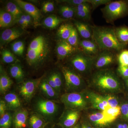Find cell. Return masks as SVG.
Wrapping results in <instances>:
<instances>
[{
  "instance_id": "obj_35",
  "label": "cell",
  "mask_w": 128,
  "mask_h": 128,
  "mask_svg": "<svg viewBox=\"0 0 128 128\" xmlns=\"http://www.w3.org/2000/svg\"><path fill=\"white\" fill-rule=\"evenodd\" d=\"M11 48L12 50L15 54L22 56L25 49V44L23 41L20 40L16 41L12 44Z\"/></svg>"
},
{
  "instance_id": "obj_53",
  "label": "cell",
  "mask_w": 128,
  "mask_h": 128,
  "mask_svg": "<svg viewBox=\"0 0 128 128\" xmlns=\"http://www.w3.org/2000/svg\"></svg>"
},
{
  "instance_id": "obj_30",
  "label": "cell",
  "mask_w": 128,
  "mask_h": 128,
  "mask_svg": "<svg viewBox=\"0 0 128 128\" xmlns=\"http://www.w3.org/2000/svg\"><path fill=\"white\" fill-rule=\"evenodd\" d=\"M6 11L11 14L16 21L23 14L20 8L13 2H8L6 5Z\"/></svg>"
},
{
  "instance_id": "obj_36",
  "label": "cell",
  "mask_w": 128,
  "mask_h": 128,
  "mask_svg": "<svg viewBox=\"0 0 128 128\" xmlns=\"http://www.w3.org/2000/svg\"><path fill=\"white\" fill-rule=\"evenodd\" d=\"M13 118L11 114L6 112L2 116L0 117V128H10L12 124Z\"/></svg>"
},
{
  "instance_id": "obj_18",
  "label": "cell",
  "mask_w": 128,
  "mask_h": 128,
  "mask_svg": "<svg viewBox=\"0 0 128 128\" xmlns=\"http://www.w3.org/2000/svg\"><path fill=\"white\" fill-rule=\"evenodd\" d=\"M76 14L78 18L85 22H88L91 18L92 5L88 2H83L76 6Z\"/></svg>"
},
{
  "instance_id": "obj_3",
  "label": "cell",
  "mask_w": 128,
  "mask_h": 128,
  "mask_svg": "<svg viewBox=\"0 0 128 128\" xmlns=\"http://www.w3.org/2000/svg\"><path fill=\"white\" fill-rule=\"evenodd\" d=\"M48 41L42 35L34 38L29 44L26 54L27 62L30 66L38 67L47 59L50 53Z\"/></svg>"
},
{
  "instance_id": "obj_42",
  "label": "cell",
  "mask_w": 128,
  "mask_h": 128,
  "mask_svg": "<svg viewBox=\"0 0 128 128\" xmlns=\"http://www.w3.org/2000/svg\"><path fill=\"white\" fill-rule=\"evenodd\" d=\"M54 4L53 2H44L43 4V11L45 13L54 11Z\"/></svg>"
},
{
  "instance_id": "obj_19",
  "label": "cell",
  "mask_w": 128,
  "mask_h": 128,
  "mask_svg": "<svg viewBox=\"0 0 128 128\" xmlns=\"http://www.w3.org/2000/svg\"><path fill=\"white\" fill-rule=\"evenodd\" d=\"M75 27L82 39H92V25L87 22L75 21L74 22Z\"/></svg>"
},
{
  "instance_id": "obj_40",
  "label": "cell",
  "mask_w": 128,
  "mask_h": 128,
  "mask_svg": "<svg viewBox=\"0 0 128 128\" xmlns=\"http://www.w3.org/2000/svg\"><path fill=\"white\" fill-rule=\"evenodd\" d=\"M51 75L55 82L59 92H60L62 85V80L61 75L58 72H54L52 73Z\"/></svg>"
},
{
  "instance_id": "obj_7",
  "label": "cell",
  "mask_w": 128,
  "mask_h": 128,
  "mask_svg": "<svg viewBox=\"0 0 128 128\" xmlns=\"http://www.w3.org/2000/svg\"><path fill=\"white\" fill-rule=\"evenodd\" d=\"M60 100L66 109L78 111L87 107L89 102L83 94L77 92L63 94Z\"/></svg>"
},
{
  "instance_id": "obj_23",
  "label": "cell",
  "mask_w": 128,
  "mask_h": 128,
  "mask_svg": "<svg viewBox=\"0 0 128 128\" xmlns=\"http://www.w3.org/2000/svg\"><path fill=\"white\" fill-rule=\"evenodd\" d=\"M102 112L106 119L112 126V124L116 120L118 116L121 114V107L120 106L115 108L108 107Z\"/></svg>"
},
{
  "instance_id": "obj_41",
  "label": "cell",
  "mask_w": 128,
  "mask_h": 128,
  "mask_svg": "<svg viewBox=\"0 0 128 128\" xmlns=\"http://www.w3.org/2000/svg\"><path fill=\"white\" fill-rule=\"evenodd\" d=\"M117 72L124 80L128 78V66L119 65L117 69Z\"/></svg>"
},
{
  "instance_id": "obj_6",
  "label": "cell",
  "mask_w": 128,
  "mask_h": 128,
  "mask_svg": "<svg viewBox=\"0 0 128 128\" xmlns=\"http://www.w3.org/2000/svg\"><path fill=\"white\" fill-rule=\"evenodd\" d=\"M61 71L64 78L66 86L68 91L76 92L82 89L85 82L80 75L74 69L62 66Z\"/></svg>"
},
{
  "instance_id": "obj_48",
  "label": "cell",
  "mask_w": 128,
  "mask_h": 128,
  "mask_svg": "<svg viewBox=\"0 0 128 128\" xmlns=\"http://www.w3.org/2000/svg\"><path fill=\"white\" fill-rule=\"evenodd\" d=\"M7 108L6 104L4 100H1L0 102V116L2 117L6 113V111Z\"/></svg>"
},
{
  "instance_id": "obj_4",
  "label": "cell",
  "mask_w": 128,
  "mask_h": 128,
  "mask_svg": "<svg viewBox=\"0 0 128 128\" xmlns=\"http://www.w3.org/2000/svg\"><path fill=\"white\" fill-rule=\"evenodd\" d=\"M103 16L108 23H113L114 21L128 15V0L112 2L101 9Z\"/></svg>"
},
{
  "instance_id": "obj_51",
  "label": "cell",
  "mask_w": 128,
  "mask_h": 128,
  "mask_svg": "<svg viewBox=\"0 0 128 128\" xmlns=\"http://www.w3.org/2000/svg\"><path fill=\"white\" fill-rule=\"evenodd\" d=\"M70 128H81L80 124V123H78L75 126Z\"/></svg>"
},
{
  "instance_id": "obj_25",
  "label": "cell",
  "mask_w": 128,
  "mask_h": 128,
  "mask_svg": "<svg viewBox=\"0 0 128 128\" xmlns=\"http://www.w3.org/2000/svg\"><path fill=\"white\" fill-rule=\"evenodd\" d=\"M10 74L18 83H20L24 79V73L20 64L16 63L12 65L9 68Z\"/></svg>"
},
{
  "instance_id": "obj_44",
  "label": "cell",
  "mask_w": 128,
  "mask_h": 128,
  "mask_svg": "<svg viewBox=\"0 0 128 128\" xmlns=\"http://www.w3.org/2000/svg\"><path fill=\"white\" fill-rule=\"evenodd\" d=\"M121 114L125 121L128 122V103H124L121 106Z\"/></svg>"
},
{
  "instance_id": "obj_15",
  "label": "cell",
  "mask_w": 128,
  "mask_h": 128,
  "mask_svg": "<svg viewBox=\"0 0 128 128\" xmlns=\"http://www.w3.org/2000/svg\"><path fill=\"white\" fill-rule=\"evenodd\" d=\"M23 31L20 28H7L2 32L0 35V45L4 46L21 36Z\"/></svg>"
},
{
  "instance_id": "obj_20",
  "label": "cell",
  "mask_w": 128,
  "mask_h": 128,
  "mask_svg": "<svg viewBox=\"0 0 128 128\" xmlns=\"http://www.w3.org/2000/svg\"><path fill=\"white\" fill-rule=\"evenodd\" d=\"M28 112L25 109H21L15 112L12 124L14 128H25L26 126Z\"/></svg>"
},
{
  "instance_id": "obj_21",
  "label": "cell",
  "mask_w": 128,
  "mask_h": 128,
  "mask_svg": "<svg viewBox=\"0 0 128 128\" xmlns=\"http://www.w3.org/2000/svg\"><path fill=\"white\" fill-rule=\"evenodd\" d=\"M4 98L8 109L10 110H16L20 107V100L16 93L9 92L5 95Z\"/></svg>"
},
{
  "instance_id": "obj_29",
  "label": "cell",
  "mask_w": 128,
  "mask_h": 128,
  "mask_svg": "<svg viewBox=\"0 0 128 128\" xmlns=\"http://www.w3.org/2000/svg\"><path fill=\"white\" fill-rule=\"evenodd\" d=\"M116 36L119 42L124 46L128 44V27L121 26L115 28Z\"/></svg>"
},
{
  "instance_id": "obj_50",
  "label": "cell",
  "mask_w": 128,
  "mask_h": 128,
  "mask_svg": "<svg viewBox=\"0 0 128 128\" xmlns=\"http://www.w3.org/2000/svg\"><path fill=\"white\" fill-rule=\"evenodd\" d=\"M26 27H27L30 24H31V22H32V17L28 14H26Z\"/></svg>"
},
{
  "instance_id": "obj_11",
  "label": "cell",
  "mask_w": 128,
  "mask_h": 128,
  "mask_svg": "<svg viewBox=\"0 0 128 128\" xmlns=\"http://www.w3.org/2000/svg\"><path fill=\"white\" fill-rule=\"evenodd\" d=\"M80 118L79 111L66 109L60 118L57 124L61 128H70L78 123Z\"/></svg>"
},
{
  "instance_id": "obj_31",
  "label": "cell",
  "mask_w": 128,
  "mask_h": 128,
  "mask_svg": "<svg viewBox=\"0 0 128 128\" xmlns=\"http://www.w3.org/2000/svg\"><path fill=\"white\" fill-rule=\"evenodd\" d=\"M76 6L70 5L62 6L59 9L60 14L65 19L73 18L76 14Z\"/></svg>"
},
{
  "instance_id": "obj_32",
  "label": "cell",
  "mask_w": 128,
  "mask_h": 128,
  "mask_svg": "<svg viewBox=\"0 0 128 128\" xmlns=\"http://www.w3.org/2000/svg\"><path fill=\"white\" fill-rule=\"evenodd\" d=\"M64 20L59 18L55 16H50L45 18L43 24L46 27L49 28H54L57 27Z\"/></svg>"
},
{
  "instance_id": "obj_1",
  "label": "cell",
  "mask_w": 128,
  "mask_h": 128,
  "mask_svg": "<svg viewBox=\"0 0 128 128\" xmlns=\"http://www.w3.org/2000/svg\"><path fill=\"white\" fill-rule=\"evenodd\" d=\"M92 39L100 50H110L119 52L126 48L117 38L115 28L108 27L92 25Z\"/></svg>"
},
{
  "instance_id": "obj_28",
  "label": "cell",
  "mask_w": 128,
  "mask_h": 128,
  "mask_svg": "<svg viewBox=\"0 0 128 128\" xmlns=\"http://www.w3.org/2000/svg\"><path fill=\"white\" fill-rule=\"evenodd\" d=\"M74 27L73 25L70 24H62L58 28L57 35L61 40L66 41L70 36Z\"/></svg>"
},
{
  "instance_id": "obj_45",
  "label": "cell",
  "mask_w": 128,
  "mask_h": 128,
  "mask_svg": "<svg viewBox=\"0 0 128 128\" xmlns=\"http://www.w3.org/2000/svg\"><path fill=\"white\" fill-rule=\"evenodd\" d=\"M88 0H61L60 2H66L70 6H76L83 2H88Z\"/></svg>"
},
{
  "instance_id": "obj_5",
  "label": "cell",
  "mask_w": 128,
  "mask_h": 128,
  "mask_svg": "<svg viewBox=\"0 0 128 128\" xmlns=\"http://www.w3.org/2000/svg\"><path fill=\"white\" fill-rule=\"evenodd\" d=\"M94 57L86 55L78 50L70 56L69 62L76 71L80 74L85 75L90 74L93 70Z\"/></svg>"
},
{
  "instance_id": "obj_12",
  "label": "cell",
  "mask_w": 128,
  "mask_h": 128,
  "mask_svg": "<svg viewBox=\"0 0 128 128\" xmlns=\"http://www.w3.org/2000/svg\"><path fill=\"white\" fill-rule=\"evenodd\" d=\"M14 1L21 9L32 17L33 18L34 25L36 26L38 24L41 16L39 9L34 5L29 2L21 0H16Z\"/></svg>"
},
{
  "instance_id": "obj_47",
  "label": "cell",
  "mask_w": 128,
  "mask_h": 128,
  "mask_svg": "<svg viewBox=\"0 0 128 128\" xmlns=\"http://www.w3.org/2000/svg\"><path fill=\"white\" fill-rule=\"evenodd\" d=\"M46 80L50 86L54 88L58 94H59L60 92H59L58 90V88H57L56 84L55 82L53 80L52 77L51 75H50L48 77V78L46 79Z\"/></svg>"
},
{
  "instance_id": "obj_33",
  "label": "cell",
  "mask_w": 128,
  "mask_h": 128,
  "mask_svg": "<svg viewBox=\"0 0 128 128\" xmlns=\"http://www.w3.org/2000/svg\"><path fill=\"white\" fill-rule=\"evenodd\" d=\"M2 59V62L5 64H9L17 62L16 57L13 53L7 49H4L1 52Z\"/></svg>"
},
{
  "instance_id": "obj_24",
  "label": "cell",
  "mask_w": 128,
  "mask_h": 128,
  "mask_svg": "<svg viewBox=\"0 0 128 128\" xmlns=\"http://www.w3.org/2000/svg\"><path fill=\"white\" fill-rule=\"evenodd\" d=\"M48 124L42 116L36 114H32L28 120L30 128H44Z\"/></svg>"
},
{
  "instance_id": "obj_14",
  "label": "cell",
  "mask_w": 128,
  "mask_h": 128,
  "mask_svg": "<svg viewBox=\"0 0 128 128\" xmlns=\"http://www.w3.org/2000/svg\"><path fill=\"white\" fill-rule=\"evenodd\" d=\"M87 120L94 128H110L111 126L102 112L89 114Z\"/></svg>"
},
{
  "instance_id": "obj_17",
  "label": "cell",
  "mask_w": 128,
  "mask_h": 128,
  "mask_svg": "<svg viewBox=\"0 0 128 128\" xmlns=\"http://www.w3.org/2000/svg\"><path fill=\"white\" fill-rule=\"evenodd\" d=\"M88 101L92 107L95 109L104 111L108 107V104L103 96L94 92H89L88 94Z\"/></svg>"
},
{
  "instance_id": "obj_52",
  "label": "cell",
  "mask_w": 128,
  "mask_h": 128,
  "mask_svg": "<svg viewBox=\"0 0 128 128\" xmlns=\"http://www.w3.org/2000/svg\"><path fill=\"white\" fill-rule=\"evenodd\" d=\"M125 82H126V86H127V87L128 88V78L127 79L125 80Z\"/></svg>"
},
{
  "instance_id": "obj_46",
  "label": "cell",
  "mask_w": 128,
  "mask_h": 128,
  "mask_svg": "<svg viewBox=\"0 0 128 128\" xmlns=\"http://www.w3.org/2000/svg\"><path fill=\"white\" fill-rule=\"evenodd\" d=\"M26 14H22L16 20V22H18V24L20 25L21 27L23 28H26Z\"/></svg>"
},
{
  "instance_id": "obj_39",
  "label": "cell",
  "mask_w": 128,
  "mask_h": 128,
  "mask_svg": "<svg viewBox=\"0 0 128 128\" xmlns=\"http://www.w3.org/2000/svg\"><path fill=\"white\" fill-rule=\"evenodd\" d=\"M112 2L111 0H88V2L91 4L93 10L99 6L108 4Z\"/></svg>"
},
{
  "instance_id": "obj_13",
  "label": "cell",
  "mask_w": 128,
  "mask_h": 128,
  "mask_svg": "<svg viewBox=\"0 0 128 128\" xmlns=\"http://www.w3.org/2000/svg\"><path fill=\"white\" fill-rule=\"evenodd\" d=\"M79 46L81 50L80 51L92 57H96L100 51L98 45L93 39L80 40Z\"/></svg>"
},
{
  "instance_id": "obj_26",
  "label": "cell",
  "mask_w": 128,
  "mask_h": 128,
  "mask_svg": "<svg viewBox=\"0 0 128 128\" xmlns=\"http://www.w3.org/2000/svg\"><path fill=\"white\" fill-rule=\"evenodd\" d=\"M41 91L48 98L56 99L59 94L48 83L46 79L43 80L39 85Z\"/></svg>"
},
{
  "instance_id": "obj_27",
  "label": "cell",
  "mask_w": 128,
  "mask_h": 128,
  "mask_svg": "<svg viewBox=\"0 0 128 128\" xmlns=\"http://www.w3.org/2000/svg\"><path fill=\"white\" fill-rule=\"evenodd\" d=\"M16 21L11 14L6 11L0 10V27L1 28L9 27Z\"/></svg>"
},
{
  "instance_id": "obj_8",
  "label": "cell",
  "mask_w": 128,
  "mask_h": 128,
  "mask_svg": "<svg viewBox=\"0 0 128 128\" xmlns=\"http://www.w3.org/2000/svg\"><path fill=\"white\" fill-rule=\"evenodd\" d=\"M117 60L116 52L110 50H100L93 62V69L97 70L107 69Z\"/></svg>"
},
{
  "instance_id": "obj_16",
  "label": "cell",
  "mask_w": 128,
  "mask_h": 128,
  "mask_svg": "<svg viewBox=\"0 0 128 128\" xmlns=\"http://www.w3.org/2000/svg\"><path fill=\"white\" fill-rule=\"evenodd\" d=\"M78 50L65 40H60L58 43L56 48L57 55L61 59L70 57Z\"/></svg>"
},
{
  "instance_id": "obj_10",
  "label": "cell",
  "mask_w": 128,
  "mask_h": 128,
  "mask_svg": "<svg viewBox=\"0 0 128 128\" xmlns=\"http://www.w3.org/2000/svg\"><path fill=\"white\" fill-rule=\"evenodd\" d=\"M43 76L38 79L30 80L24 82L19 88V92L26 101L32 99L38 88L39 86Z\"/></svg>"
},
{
  "instance_id": "obj_2",
  "label": "cell",
  "mask_w": 128,
  "mask_h": 128,
  "mask_svg": "<svg viewBox=\"0 0 128 128\" xmlns=\"http://www.w3.org/2000/svg\"><path fill=\"white\" fill-rule=\"evenodd\" d=\"M92 86L102 92L112 93L121 89V82L116 73L111 69L97 70L92 75Z\"/></svg>"
},
{
  "instance_id": "obj_49",
  "label": "cell",
  "mask_w": 128,
  "mask_h": 128,
  "mask_svg": "<svg viewBox=\"0 0 128 128\" xmlns=\"http://www.w3.org/2000/svg\"><path fill=\"white\" fill-rule=\"evenodd\" d=\"M80 124L81 128H94L89 123L88 120H83L82 122H80Z\"/></svg>"
},
{
  "instance_id": "obj_43",
  "label": "cell",
  "mask_w": 128,
  "mask_h": 128,
  "mask_svg": "<svg viewBox=\"0 0 128 128\" xmlns=\"http://www.w3.org/2000/svg\"><path fill=\"white\" fill-rule=\"evenodd\" d=\"M110 128H128V122L116 120Z\"/></svg>"
},
{
  "instance_id": "obj_38",
  "label": "cell",
  "mask_w": 128,
  "mask_h": 128,
  "mask_svg": "<svg viewBox=\"0 0 128 128\" xmlns=\"http://www.w3.org/2000/svg\"><path fill=\"white\" fill-rule=\"evenodd\" d=\"M108 104V107L115 108L119 106V102L115 96L111 94H107L104 96Z\"/></svg>"
},
{
  "instance_id": "obj_9",
  "label": "cell",
  "mask_w": 128,
  "mask_h": 128,
  "mask_svg": "<svg viewBox=\"0 0 128 128\" xmlns=\"http://www.w3.org/2000/svg\"><path fill=\"white\" fill-rule=\"evenodd\" d=\"M35 107L40 115L46 121L53 118L58 110V105L54 101L43 99L37 101Z\"/></svg>"
},
{
  "instance_id": "obj_22",
  "label": "cell",
  "mask_w": 128,
  "mask_h": 128,
  "mask_svg": "<svg viewBox=\"0 0 128 128\" xmlns=\"http://www.w3.org/2000/svg\"><path fill=\"white\" fill-rule=\"evenodd\" d=\"M0 71V91L1 94H4L11 86L12 81L1 66Z\"/></svg>"
},
{
  "instance_id": "obj_37",
  "label": "cell",
  "mask_w": 128,
  "mask_h": 128,
  "mask_svg": "<svg viewBox=\"0 0 128 128\" xmlns=\"http://www.w3.org/2000/svg\"><path fill=\"white\" fill-rule=\"evenodd\" d=\"M117 60L119 65L128 66V50H122L117 55Z\"/></svg>"
},
{
  "instance_id": "obj_34",
  "label": "cell",
  "mask_w": 128,
  "mask_h": 128,
  "mask_svg": "<svg viewBox=\"0 0 128 128\" xmlns=\"http://www.w3.org/2000/svg\"><path fill=\"white\" fill-rule=\"evenodd\" d=\"M78 31L76 28L74 27L73 28L71 34L69 37L66 40L73 47L77 49L78 50L79 42L80 40L79 39Z\"/></svg>"
}]
</instances>
